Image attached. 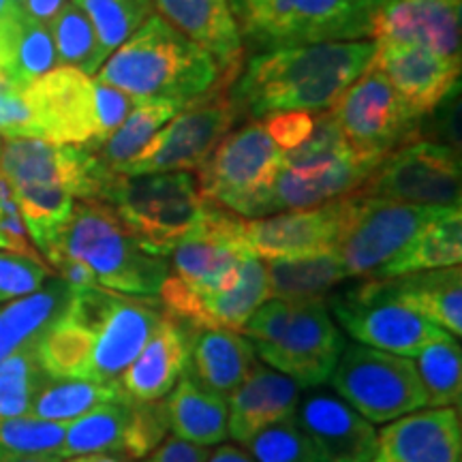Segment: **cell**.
<instances>
[{
    "label": "cell",
    "instance_id": "cb8c5ba5",
    "mask_svg": "<svg viewBox=\"0 0 462 462\" xmlns=\"http://www.w3.org/2000/svg\"><path fill=\"white\" fill-rule=\"evenodd\" d=\"M154 11L215 58L223 84L242 65V34L229 0H152Z\"/></svg>",
    "mask_w": 462,
    "mask_h": 462
},
{
    "label": "cell",
    "instance_id": "4316f807",
    "mask_svg": "<svg viewBox=\"0 0 462 462\" xmlns=\"http://www.w3.org/2000/svg\"><path fill=\"white\" fill-rule=\"evenodd\" d=\"M190 328L187 374L212 394L229 398L255 366V349L240 332L223 328Z\"/></svg>",
    "mask_w": 462,
    "mask_h": 462
},
{
    "label": "cell",
    "instance_id": "9f6ffc18",
    "mask_svg": "<svg viewBox=\"0 0 462 462\" xmlns=\"http://www.w3.org/2000/svg\"><path fill=\"white\" fill-rule=\"evenodd\" d=\"M22 9L17 5L11 3V0H0V17H9V15H20Z\"/></svg>",
    "mask_w": 462,
    "mask_h": 462
},
{
    "label": "cell",
    "instance_id": "8d00e7d4",
    "mask_svg": "<svg viewBox=\"0 0 462 462\" xmlns=\"http://www.w3.org/2000/svg\"><path fill=\"white\" fill-rule=\"evenodd\" d=\"M415 357V368L426 392V407H458L462 396V351L458 338L441 330Z\"/></svg>",
    "mask_w": 462,
    "mask_h": 462
},
{
    "label": "cell",
    "instance_id": "2e32d148",
    "mask_svg": "<svg viewBox=\"0 0 462 462\" xmlns=\"http://www.w3.org/2000/svg\"><path fill=\"white\" fill-rule=\"evenodd\" d=\"M246 255L253 253L245 240V218L204 201L199 221L171 251L170 276L199 291H221L238 279Z\"/></svg>",
    "mask_w": 462,
    "mask_h": 462
},
{
    "label": "cell",
    "instance_id": "44dd1931",
    "mask_svg": "<svg viewBox=\"0 0 462 462\" xmlns=\"http://www.w3.org/2000/svg\"><path fill=\"white\" fill-rule=\"evenodd\" d=\"M296 421L319 462H371L377 430L338 396L315 392L298 402Z\"/></svg>",
    "mask_w": 462,
    "mask_h": 462
},
{
    "label": "cell",
    "instance_id": "ee69618b",
    "mask_svg": "<svg viewBox=\"0 0 462 462\" xmlns=\"http://www.w3.org/2000/svg\"><path fill=\"white\" fill-rule=\"evenodd\" d=\"M246 448L255 462H319L309 437L298 426L296 415L262 430Z\"/></svg>",
    "mask_w": 462,
    "mask_h": 462
},
{
    "label": "cell",
    "instance_id": "f907efd6",
    "mask_svg": "<svg viewBox=\"0 0 462 462\" xmlns=\"http://www.w3.org/2000/svg\"><path fill=\"white\" fill-rule=\"evenodd\" d=\"M208 456H210L208 448L193 446V443L171 437L165 439L152 454L142 458V462H206Z\"/></svg>",
    "mask_w": 462,
    "mask_h": 462
},
{
    "label": "cell",
    "instance_id": "ffe728a7",
    "mask_svg": "<svg viewBox=\"0 0 462 462\" xmlns=\"http://www.w3.org/2000/svg\"><path fill=\"white\" fill-rule=\"evenodd\" d=\"M462 0H388L373 17V42L418 45L460 65Z\"/></svg>",
    "mask_w": 462,
    "mask_h": 462
},
{
    "label": "cell",
    "instance_id": "9c48e42d",
    "mask_svg": "<svg viewBox=\"0 0 462 462\" xmlns=\"http://www.w3.org/2000/svg\"><path fill=\"white\" fill-rule=\"evenodd\" d=\"M328 383L371 424H388L426 407L424 385L411 357L366 345H345Z\"/></svg>",
    "mask_w": 462,
    "mask_h": 462
},
{
    "label": "cell",
    "instance_id": "6da1fadb",
    "mask_svg": "<svg viewBox=\"0 0 462 462\" xmlns=\"http://www.w3.org/2000/svg\"><path fill=\"white\" fill-rule=\"evenodd\" d=\"M373 54V39L265 51L248 62L231 99L257 118L279 112H321L366 71Z\"/></svg>",
    "mask_w": 462,
    "mask_h": 462
},
{
    "label": "cell",
    "instance_id": "6f0895ef",
    "mask_svg": "<svg viewBox=\"0 0 462 462\" xmlns=\"http://www.w3.org/2000/svg\"><path fill=\"white\" fill-rule=\"evenodd\" d=\"M0 251H11L9 242H7V238H5V234H3V231H0Z\"/></svg>",
    "mask_w": 462,
    "mask_h": 462
},
{
    "label": "cell",
    "instance_id": "11a10c76",
    "mask_svg": "<svg viewBox=\"0 0 462 462\" xmlns=\"http://www.w3.org/2000/svg\"><path fill=\"white\" fill-rule=\"evenodd\" d=\"M62 462H131L125 454L118 452H103V454H86V456H73Z\"/></svg>",
    "mask_w": 462,
    "mask_h": 462
},
{
    "label": "cell",
    "instance_id": "83f0119b",
    "mask_svg": "<svg viewBox=\"0 0 462 462\" xmlns=\"http://www.w3.org/2000/svg\"><path fill=\"white\" fill-rule=\"evenodd\" d=\"M300 45L362 42L371 37L373 17L388 0H289Z\"/></svg>",
    "mask_w": 462,
    "mask_h": 462
},
{
    "label": "cell",
    "instance_id": "4dcf8cb0",
    "mask_svg": "<svg viewBox=\"0 0 462 462\" xmlns=\"http://www.w3.org/2000/svg\"><path fill=\"white\" fill-rule=\"evenodd\" d=\"M71 296L73 287L58 276L34 293L11 300L5 309H0V362L22 346L37 343L67 309Z\"/></svg>",
    "mask_w": 462,
    "mask_h": 462
},
{
    "label": "cell",
    "instance_id": "1f68e13d",
    "mask_svg": "<svg viewBox=\"0 0 462 462\" xmlns=\"http://www.w3.org/2000/svg\"><path fill=\"white\" fill-rule=\"evenodd\" d=\"M263 263L265 274H268L270 300H287V302L326 300L332 289L346 281L337 248L304 257L268 259Z\"/></svg>",
    "mask_w": 462,
    "mask_h": 462
},
{
    "label": "cell",
    "instance_id": "ac0fdd59",
    "mask_svg": "<svg viewBox=\"0 0 462 462\" xmlns=\"http://www.w3.org/2000/svg\"><path fill=\"white\" fill-rule=\"evenodd\" d=\"M381 161L383 159L356 152L354 148L321 161H306V163L282 161L273 187L259 199L253 218L287 210H304L354 193Z\"/></svg>",
    "mask_w": 462,
    "mask_h": 462
},
{
    "label": "cell",
    "instance_id": "7402d4cb",
    "mask_svg": "<svg viewBox=\"0 0 462 462\" xmlns=\"http://www.w3.org/2000/svg\"><path fill=\"white\" fill-rule=\"evenodd\" d=\"M368 65L388 78L392 88L420 118L446 99L460 78V65L409 43L374 42Z\"/></svg>",
    "mask_w": 462,
    "mask_h": 462
},
{
    "label": "cell",
    "instance_id": "74e56055",
    "mask_svg": "<svg viewBox=\"0 0 462 462\" xmlns=\"http://www.w3.org/2000/svg\"><path fill=\"white\" fill-rule=\"evenodd\" d=\"M73 3L88 15L92 28H95L103 62L150 15H154L152 0H73Z\"/></svg>",
    "mask_w": 462,
    "mask_h": 462
},
{
    "label": "cell",
    "instance_id": "7bdbcfd3",
    "mask_svg": "<svg viewBox=\"0 0 462 462\" xmlns=\"http://www.w3.org/2000/svg\"><path fill=\"white\" fill-rule=\"evenodd\" d=\"M170 432L165 398L161 401H131L129 421H126L123 454L133 460L146 458L152 454Z\"/></svg>",
    "mask_w": 462,
    "mask_h": 462
},
{
    "label": "cell",
    "instance_id": "f1b7e54d",
    "mask_svg": "<svg viewBox=\"0 0 462 462\" xmlns=\"http://www.w3.org/2000/svg\"><path fill=\"white\" fill-rule=\"evenodd\" d=\"M170 430L180 441L193 446H221L229 437L227 398L212 394L189 374L165 396Z\"/></svg>",
    "mask_w": 462,
    "mask_h": 462
},
{
    "label": "cell",
    "instance_id": "816d5d0a",
    "mask_svg": "<svg viewBox=\"0 0 462 462\" xmlns=\"http://www.w3.org/2000/svg\"><path fill=\"white\" fill-rule=\"evenodd\" d=\"M69 0H24L22 3V14L28 20L37 22V24L48 26L54 17L60 14V9L65 7Z\"/></svg>",
    "mask_w": 462,
    "mask_h": 462
},
{
    "label": "cell",
    "instance_id": "db71d44e",
    "mask_svg": "<svg viewBox=\"0 0 462 462\" xmlns=\"http://www.w3.org/2000/svg\"><path fill=\"white\" fill-rule=\"evenodd\" d=\"M0 462H62V458L54 454H15L0 449Z\"/></svg>",
    "mask_w": 462,
    "mask_h": 462
},
{
    "label": "cell",
    "instance_id": "b9f144b4",
    "mask_svg": "<svg viewBox=\"0 0 462 462\" xmlns=\"http://www.w3.org/2000/svg\"><path fill=\"white\" fill-rule=\"evenodd\" d=\"M65 432V421H48L31 413L0 420V449L15 454L60 456Z\"/></svg>",
    "mask_w": 462,
    "mask_h": 462
},
{
    "label": "cell",
    "instance_id": "4fadbf2b",
    "mask_svg": "<svg viewBox=\"0 0 462 462\" xmlns=\"http://www.w3.org/2000/svg\"><path fill=\"white\" fill-rule=\"evenodd\" d=\"M460 154L448 143L421 142L392 150L357 189L368 198L426 208H460Z\"/></svg>",
    "mask_w": 462,
    "mask_h": 462
},
{
    "label": "cell",
    "instance_id": "7dc6e473",
    "mask_svg": "<svg viewBox=\"0 0 462 462\" xmlns=\"http://www.w3.org/2000/svg\"><path fill=\"white\" fill-rule=\"evenodd\" d=\"M0 135L34 137L32 118L22 88L5 78H0Z\"/></svg>",
    "mask_w": 462,
    "mask_h": 462
},
{
    "label": "cell",
    "instance_id": "e575fe53",
    "mask_svg": "<svg viewBox=\"0 0 462 462\" xmlns=\"http://www.w3.org/2000/svg\"><path fill=\"white\" fill-rule=\"evenodd\" d=\"M126 392L120 381H99L88 379H54L48 377L34 396L31 415L48 421H69L82 418L92 409L107 402L125 401Z\"/></svg>",
    "mask_w": 462,
    "mask_h": 462
},
{
    "label": "cell",
    "instance_id": "9a60e30c",
    "mask_svg": "<svg viewBox=\"0 0 462 462\" xmlns=\"http://www.w3.org/2000/svg\"><path fill=\"white\" fill-rule=\"evenodd\" d=\"M0 176L17 187H62L75 199L101 201L114 173L84 146L54 143L37 137H5L0 146Z\"/></svg>",
    "mask_w": 462,
    "mask_h": 462
},
{
    "label": "cell",
    "instance_id": "8fae6325",
    "mask_svg": "<svg viewBox=\"0 0 462 462\" xmlns=\"http://www.w3.org/2000/svg\"><path fill=\"white\" fill-rule=\"evenodd\" d=\"M343 330L360 345L415 357L441 332L392 291L388 279H366L326 298Z\"/></svg>",
    "mask_w": 462,
    "mask_h": 462
},
{
    "label": "cell",
    "instance_id": "603a6c76",
    "mask_svg": "<svg viewBox=\"0 0 462 462\" xmlns=\"http://www.w3.org/2000/svg\"><path fill=\"white\" fill-rule=\"evenodd\" d=\"M460 415L456 407H439L388 421L371 462H460Z\"/></svg>",
    "mask_w": 462,
    "mask_h": 462
},
{
    "label": "cell",
    "instance_id": "d6a6232c",
    "mask_svg": "<svg viewBox=\"0 0 462 462\" xmlns=\"http://www.w3.org/2000/svg\"><path fill=\"white\" fill-rule=\"evenodd\" d=\"M462 262V210L446 208L432 218L415 240L383 270L381 279L426 273L460 265Z\"/></svg>",
    "mask_w": 462,
    "mask_h": 462
},
{
    "label": "cell",
    "instance_id": "bcb514c9",
    "mask_svg": "<svg viewBox=\"0 0 462 462\" xmlns=\"http://www.w3.org/2000/svg\"><path fill=\"white\" fill-rule=\"evenodd\" d=\"M51 279V268L42 259L0 251V304L34 293Z\"/></svg>",
    "mask_w": 462,
    "mask_h": 462
},
{
    "label": "cell",
    "instance_id": "c3c4849f",
    "mask_svg": "<svg viewBox=\"0 0 462 462\" xmlns=\"http://www.w3.org/2000/svg\"><path fill=\"white\" fill-rule=\"evenodd\" d=\"M282 152L298 148L315 126V112H279L262 120Z\"/></svg>",
    "mask_w": 462,
    "mask_h": 462
},
{
    "label": "cell",
    "instance_id": "d4e9b609",
    "mask_svg": "<svg viewBox=\"0 0 462 462\" xmlns=\"http://www.w3.org/2000/svg\"><path fill=\"white\" fill-rule=\"evenodd\" d=\"M190 328L163 313L140 356L120 377V385L133 401H161L189 371Z\"/></svg>",
    "mask_w": 462,
    "mask_h": 462
},
{
    "label": "cell",
    "instance_id": "60d3db41",
    "mask_svg": "<svg viewBox=\"0 0 462 462\" xmlns=\"http://www.w3.org/2000/svg\"><path fill=\"white\" fill-rule=\"evenodd\" d=\"M11 190L15 195L28 236L39 251L71 215L75 206L73 193L62 187H17Z\"/></svg>",
    "mask_w": 462,
    "mask_h": 462
},
{
    "label": "cell",
    "instance_id": "5b68a950",
    "mask_svg": "<svg viewBox=\"0 0 462 462\" xmlns=\"http://www.w3.org/2000/svg\"><path fill=\"white\" fill-rule=\"evenodd\" d=\"M22 97L37 140L90 150L106 142L135 106L125 92L71 67H56L32 79Z\"/></svg>",
    "mask_w": 462,
    "mask_h": 462
},
{
    "label": "cell",
    "instance_id": "484cf974",
    "mask_svg": "<svg viewBox=\"0 0 462 462\" xmlns=\"http://www.w3.org/2000/svg\"><path fill=\"white\" fill-rule=\"evenodd\" d=\"M300 388L302 385L287 374L255 362L240 388L227 398L229 437L246 446L262 430L293 418Z\"/></svg>",
    "mask_w": 462,
    "mask_h": 462
},
{
    "label": "cell",
    "instance_id": "f5cc1de1",
    "mask_svg": "<svg viewBox=\"0 0 462 462\" xmlns=\"http://www.w3.org/2000/svg\"><path fill=\"white\" fill-rule=\"evenodd\" d=\"M206 462H255V458L238 446H218Z\"/></svg>",
    "mask_w": 462,
    "mask_h": 462
},
{
    "label": "cell",
    "instance_id": "f546056e",
    "mask_svg": "<svg viewBox=\"0 0 462 462\" xmlns=\"http://www.w3.org/2000/svg\"><path fill=\"white\" fill-rule=\"evenodd\" d=\"M392 291L430 323L458 338L462 334L460 265L388 279Z\"/></svg>",
    "mask_w": 462,
    "mask_h": 462
},
{
    "label": "cell",
    "instance_id": "7c38bea8",
    "mask_svg": "<svg viewBox=\"0 0 462 462\" xmlns=\"http://www.w3.org/2000/svg\"><path fill=\"white\" fill-rule=\"evenodd\" d=\"M328 109L345 142L366 157L383 159L392 150L418 140L421 118L371 65Z\"/></svg>",
    "mask_w": 462,
    "mask_h": 462
},
{
    "label": "cell",
    "instance_id": "f6af8a7d",
    "mask_svg": "<svg viewBox=\"0 0 462 462\" xmlns=\"http://www.w3.org/2000/svg\"><path fill=\"white\" fill-rule=\"evenodd\" d=\"M58 67L54 42L48 26L37 24L24 15V28H22L20 48H17V58L14 67V82L24 88L32 79L42 78L51 69Z\"/></svg>",
    "mask_w": 462,
    "mask_h": 462
},
{
    "label": "cell",
    "instance_id": "681fc988",
    "mask_svg": "<svg viewBox=\"0 0 462 462\" xmlns=\"http://www.w3.org/2000/svg\"><path fill=\"white\" fill-rule=\"evenodd\" d=\"M22 28H24V14L0 17V78L9 79V82H14V67L17 48H20Z\"/></svg>",
    "mask_w": 462,
    "mask_h": 462
},
{
    "label": "cell",
    "instance_id": "30bf717a",
    "mask_svg": "<svg viewBox=\"0 0 462 462\" xmlns=\"http://www.w3.org/2000/svg\"><path fill=\"white\" fill-rule=\"evenodd\" d=\"M282 150L262 120L225 135L199 167L198 189L204 201L223 206L242 218H253L259 199L273 187Z\"/></svg>",
    "mask_w": 462,
    "mask_h": 462
},
{
    "label": "cell",
    "instance_id": "d590c367",
    "mask_svg": "<svg viewBox=\"0 0 462 462\" xmlns=\"http://www.w3.org/2000/svg\"><path fill=\"white\" fill-rule=\"evenodd\" d=\"M133 398H125L118 402H107L92 409L82 418L69 421L65 441L60 448V458H73V456L118 452L123 454L125 430L129 421Z\"/></svg>",
    "mask_w": 462,
    "mask_h": 462
},
{
    "label": "cell",
    "instance_id": "8992f818",
    "mask_svg": "<svg viewBox=\"0 0 462 462\" xmlns=\"http://www.w3.org/2000/svg\"><path fill=\"white\" fill-rule=\"evenodd\" d=\"M101 201L112 206L143 251L170 257L199 221L204 199L190 171L118 176L103 190Z\"/></svg>",
    "mask_w": 462,
    "mask_h": 462
},
{
    "label": "cell",
    "instance_id": "836d02e7",
    "mask_svg": "<svg viewBox=\"0 0 462 462\" xmlns=\"http://www.w3.org/2000/svg\"><path fill=\"white\" fill-rule=\"evenodd\" d=\"M187 106L170 99H150L135 103L125 123L116 129L106 142L97 148H88L107 171L120 173L126 163L146 148V143L157 135V131L170 123Z\"/></svg>",
    "mask_w": 462,
    "mask_h": 462
},
{
    "label": "cell",
    "instance_id": "52a82bcc",
    "mask_svg": "<svg viewBox=\"0 0 462 462\" xmlns=\"http://www.w3.org/2000/svg\"><path fill=\"white\" fill-rule=\"evenodd\" d=\"M69 313L88 332V381H120L163 317L157 298H135L103 287L73 289Z\"/></svg>",
    "mask_w": 462,
    "mask_h": 462
},
{
    "label": "cell",
    "instance_id": "277c9868",
    "mask_svg": "<svg viewBox=\"0 0 462 462\" xmlns=\"http://www.w3.org/2000/svg\"><path fill=\"white\" fill-rule=\"evenodd\" d=\"M242 334L265 366L291 377L302 388L328 383L345 349V338L326 300H265Z\"/></svg>",
    "mask_w": 462,
    "mask_h": 462
},
{
    "label": "cell",
    "instance_id": "e0dca14e",
    "mask_svg": "<svg viewBox=\"0 0 462 462\" xmlns=\"http://www.w3.org/2000/svg\"><path fill=\"white\" fill-rule=\"evenodd\" d=\"M165 313L193 328H223L240 332L253 313L270 300L263 259L246 255L240 262L238 279L221 291H199L167 274L159 289Z\"/></svg>",
    "mask_w": 462,
    "mask_h": 462
},
{
    "label": "cell",
    "instance_id": "680465c9",
    "mask_svg": "<svg viewBox=\"0 0 462 462\" xmlns=\"http://www.w3.org/2000/svg\"><path fill=\"white\" fill-rule=\"evenodd\" d=\"M11 3H14V5H17V7H20V9H22V3H24V0H11Z\"/></svg>",
    "mask_w": 462,
    "mask_h": 462
},
{
    "label": "cell",
    "instance_id": "7a4b0ae2",
    "mask_svg": "<svg viewBox=\"0 0 462 462\" xmlns=\"http://www.w3.org/2000/svg\"><path fill=\"white\" fill-rule=\"evenodd\" d=\"M99 84L125 92L133 103L170 99L190 106L223 88L215 58L198 43L150 15L95 73Z\"/></svg>",
    "mask_w": 462,
    "mask_h": 462
},
{
    "label": "cell",
    "instance_id": "3957f363",
    "mask_svg": "<svg viewBox=\"0 0 462 462\" xmlns=\"http://www.w3.org/2000/svg\"><path fill=\"white\" fill-rule=\"evenodd\" d=\"M51 265L75 262L97 287L135 298H157L170 274L165 257L137 245L106 201L75 199L71 215L39 248Z\"/></svg>",
    "mask_w": 462,
    "mask_h": 462
},
{
    "label": "cell",
    "instance_id": "f35d334b",
    "mask_svg": "<svg viewBox=\"0 0 462 462\" xmlns=\"http://www.w3.org/2000/svg\"><path fill=\"white\" fill-rule=\"evenodd\" d=\"M56 50L58 67L78 69L86 75H95L103 65L99 56L95 28L88 15L73 0H69L54 20L48 24Z\"/></svg>",
    "mask_w": 462,
    "mask_h": 462
},
{
    "label": "cell",
    "instance_id": "91938a15",
    "mask_svg": "<svg viewBox=\"0 0 462 462\" xmlns=\"http://www.w3.org/2000/svg\"><path fill=\"white\" fill-rule=\"evenodd\" d=\"M0 146H3V142H0Z\"/></svg>",
    "mask_w": 462,
    "mask_h": 462
},
{
    "label": "cell",
    "instance_id": "ab89813d",
    "mask_svg": "<svg viewBox=\"0 0 462 462\" xmlns=\"http://www.w3.org/2000/svg\"><path fill=\"white\" fill-rule=\"evenodd\" d=\"M48 374L42 368L37 343L22 346L0 362V420L31 413L32 401Z\"/></svg>",
    "mask_w": 462,
    "mask_h": 462
},
{
    "label": "cell",
    "instance_id": "5bb4252c",
    "mask_svg": "<svg viewBox=\"0 0 462 462\" xmlns=\"http://www.w3.org/2000/svg\"><path fill=\"white\" fill-rule=\"evenodd\" d=\"M238 114V106L231 97H225L223 90H215L204 97V101L190 103L157 131L118 176L199 170L231 131Z\"/></svg>",
    "mask_w": 462,
    "mask_h": 462
},
{
    "label": "cell",
    "instance_id": "ba28073f",
    "mask_svg": "<svg viewBox=\"0 0 462 462\" xmlns=\"http://www.w3.org/2000/svg\"><path fill=\"white\" fill-rule=\"evenodd\" d=\"M446 208L401 204L368 198L360 190L345 195L337 253L346 279H381L383 270Z\"/></svg>",
    "mask_w": 462,
    "mask_h": 462
},
{
    "label": "cell",
    "instance_id": "d6986e66",
    "mask_svg": "<svg viewBox=\"0 0 462 462\" xmlns=\"http://www.w3.org/2000/svg\"><path fill=\"white\" fill-rule=\"evenodd\" d=\"M345 195L328 204L287 210L263 218H245V240L253 255L263 259L304 257L337 246Z\"/></svg>",
    "mask_w": 462,
    "mask_h": 462
}]
</instances>
